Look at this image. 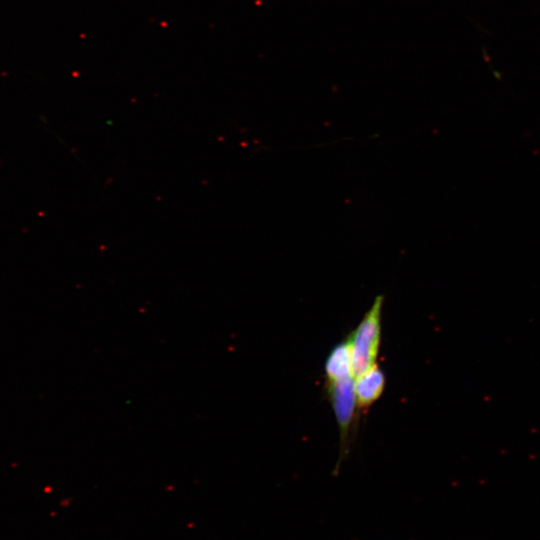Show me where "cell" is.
Returning <instances> with one entry per match:
<instances>
[{
    "instance_id": "cell-1",
    "label": "cell",
    "mask_w": 540,
    "mask_h": 540,
    "mask_svg": "<svg viewBox=\"0 0 540 540\" xmlns=\"http://www.w3.org/2000/svg\"><path fill=\"white\" fill-rule=\"evenodd\" d=\"M383 295L375 297L355 330L348 335L351 345V365L354 378L375 365L381 339Z\"/></svg>"
},
{
    "instance_id": "cell-2",
    "label": "cell",
    "mask_w": 540,
    "mask_h": 540,
    "mask_svg": "<svg viewBox=\"0 0 540 540\" xmlns=\"http://www.w3.org/2000/svg\"><path fill=\"white\" fill-rule=\"evenodd\" d=\"M353 374L325 378V389L339 426L341 456L347 452L356 422V395Z\"/></svg>"
},
{
    "instance_id": "cell-3",
    "label": "cell",
    "mask_w": 540,
    "mask_h": 540,
    "mask_svg": "<svg viewBox=\"0 0 540 540\" xmlns=\"http://www.w3.org/2000/svg\"><path fill=\"white\" fill-rule=\"evenodd\" d=\"M385 375L376 363L368 371L355 378L354 388L358 409L369 407L382 394Z\"/></svg>"
}]
</instances>
